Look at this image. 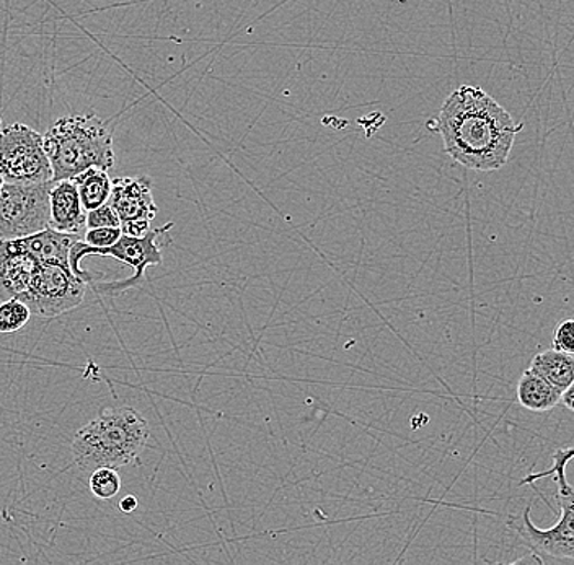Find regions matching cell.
I'll use <instances>...</instances> for the list:
<instances>
[{"label": "cell", "instance_id": "cell-1", "mask_svg": "<svg viewBox=\"0 0 574 565\" xmlns=\"http://www.w3.org/2000/svg\"><path fill=\"white\" fill-rule=\"evenodd\" d=\"M431 123L442 137L445 154L475 171L501 170L522 131L508 110L475 86L455 88Z\"/></svg>", "mask_w": 574, "mask_h": 565}, {"label": "cell", "instance_id": "cell-2", "mask_svg": "<svg viewBox=\"0 0 574 565\" xmlns=\"http://www.w3.org/2000/svg\"><path fill=\"white\" fill-rule=\"evenodd\" d=\"M151 428L136 409L110 408L84 425L73 442L77 468L90 475L98 468H123L137 462Z\"/></svg>", "mask_w": 574, "mask_h": 565}, {"label": "cell", "instance_id": "cell-3", "mask_svg": "<svg viewBox=\"0 0 574 565\" xmlns=\"http://www.w3.org/2000/svg\"><path fill=\"white\" fill-rule=\"evenodd\" d=\"M43 144L53 181L73 179L92 167L110 170L114 165L113 137L96 114L60 118L43 134Z\"/></svg>", "mask_w": 574, "mask_h": 565}, {"label": "cell", "instance_id": "cell-4", "mask_svg": "<svg viewBox=\"0 0 574 565\" xmlns=\"http://www.w3.org/2000/svg\"><path fill=\"white\" fill-rule=\"evenodd\" d=\"M574 458V448H562L553 456V468L545 473H530L522 484H533L537 479L555 475L559 486L560 519L552 528L540 530L530 519L532 503L526 507L521 517H511L509 528L516 531L522 543L536 556H549L552 560L574 561V487L566 479V466Z\"/></svg>", "mask_w": 574, "mask_h": 565}, {"label": "cell", "instance_id": "cell-5", "mask_svg": "<svg viewBox=\"0 0 574 565\" xmlns=\"http://www.w3.org/2000/svg\"><path fill=\"white\" fill-rule=\"evenodd\" d=\"M172 226H174V223H165L164 226L148 230L144 236L121 235V239L108 248H92L84 240H79L70 248V270L84 282H87V286H92L97 276L82 269V266H80L82 259L90 255L117 259V262L124 263L134 270L133 277L121 280V282L103 284L98 289L107 290L108 293H113V296L126 292L131 287L140 286L143 282L147 267L162 266V263H164L162 245H164L165 235L170 232Z\"/></svg>", "mask_w": 574, "mask_h": 565}, {"label": "cell", "instance_id": "cell-6", "mask_svg": "<svg viewBox=\"0 0 574 565\" xmlns=\"http://www.w3.org/2000/svg\"><path fill=\"white\" fill-rule=\"evenodd\" d=\"M54 181L2 182L0 240L23 239L49 229V196Z\"/></svg>", "mask_w": 574, "mask_h": 565}, {"label": "cell", "instance_id": "cell-7", "mask_svg": "<svg viewBox=\"0 0 574 565\" xmlns=\"http://www.w3.org/2000/svg\"><path fill=\"white\" fill-rule=\"evenodd\" d=\"M0 178L22 185L53 181V168L40 132L22 123L0 130Z\"/></svg>", "mask_w": 574, "mask_h": 565}, {"label": "cell", "instance_id": "cell-8", "mask_svg": "<svg viewBox=\"0 0 574 565\" xmlns=\"http://www.w3.org/2000/svg\"><path fill=\"white\" fill-rule=\"evenodd\" d=\"M87 282L76 276L67 264L40 263L38 270L22 297L33 314L57 318L86 300Z\"/></svg>", "mask_w": 574, "mask_h": 565}, {"label": "cell", "instance_id": "cell-9", "mask_svg": "<svg viewBox=\"0 0 574 565\" xmlns=\"http://www.w3.org/2000/svg\"><path fill=\"white\" fill-rule=\"evenodd\" d=\"M108 204L120 218L123 235L130 236H144L158 212L152 195V179L145 175L113 179Z\"/></svg>", "mask_w": 574, "mask_h": 565}, {"label": "cell", "instance_id": "cell-10", "mask_svg": "<svg viewBox=\"0 0 574 565\" xmlns=\"http://www.w3.org/2000/svg\"><path fill=\"white\" fill-rule=\"evenodd\" d=\"M38 267L35 256L16 248L12 240H0V299H22Z\"/></svg>", "mask_w": 574, "mask_h": 565}, {"label": "cell", "instance_id": "cell-11", "mask_svg": "<svg viewBox=\"0 0 574 565\" xmlns=\"http://www.w3.org/2000/svg\"><path fill=\"white\" fill-rule=\"evenodd\" d=\"M49 226L63 233L82 235L87 230V212L73 179L54 181L49 196Z\"/></svg>", "mask_w": 574, "mask_h": 565}, {"label": "cell", "instance_id": "cell-12", "mask_svg": "<svg viewBox=\"0 0 574 565\" xmlns=\"http://www.w3.org/2000/svg\"><path fill=\"white\" fill-rule=\"evenodd\" d=\"M79 240H84V236L57 232V230L49 226V229L43 230V232L33 233V235L23 236V239H15L12 242L16 248L35 256L40 263L54 262L69 266L70 248Z\"/></svg>", "mask_w": 574, "mask_h": 565}, {"label": "cell", "instance_id": "cell-13", "mask_svg": "<svg viewBox=\"0 0 574 565\" xmlns=\"http://www.w3.org/2000/svg\"><path fill=\"white\" fill-rule=\"evenodd\" d=\"M518 402L533 412L552 411L562 402V391L543 380L536 372L526 370L516 388Z\"/></svg>", "mask_w": 574, "mask_h": 565}, {"label": "cell", "instance_id": "cell-14", "mask_svg": "<svg viewBox=\"0 0 574 565\" xmlns=\"http://www.w3.org/2000/svg\"><path fill=\"white\" fill-rule=\"evenodd\" d=\"M529 368L562 392L574 381V355L556 348L539 352Z\"/></svg>", "mask_w": 574, "mask_h": 565}, {"label": "cell", "instance_id": "cell-15", "mask_svg": "<svg viewBox=\"0 0 574 565\" xmlns=\"http://www.w3.org/2000/svg\"><path fill=\"white\" fill-rule=\"evenodd\" d=\"M73 181L77 186L80 202H82L86 212L107 204L108 199H110L113 181L108 176V170H103V168H89V170L74 176Z\"/></svg>", "mask_w": 574, "mask_h": 565}, {"label": "cell", "instance_id": "cell-16", "mask_svg": "<svg viewBox=\"0 0 574 565\" xmlns=\"http://www.w3.org/2000/svg\"><path fill=\"white\" fill-rule=\"evenodd\" d=\"M32 314L29 304L20 299L2 300L0 303V333H16L29 323Z\"/></svg>", "mask_w": 574, "mask_h": 565}, {"label": "cell", "instance_id": "cell-17", "mask_svg": "<svg viewBox=\"0 0 574 565\" xmlns=\"http://www.w3.org/2000/svg\"><path fill=\"white\" fill-rule=\"evenodd\" d=\"M90 490L100 500H111L121 490V478L114 468H98L90 473Z\"/></svg>", "mask_w": 574, "mask_h": 565}, {"label": "cell", "instance_id": "cell-18", "mask_svg": "<svg viewBox=\"0 0 574 565\" xmlns=\"http://www.w3.org/2000/svg\"><path fill=\"white\" fill-rule=\"evenodd\" d=\"M123 232L114 226H98V229H87L84 233V242L92 248H108L121 239Z\"/></svg>", "mask_w": 574, "mask_h": 565}, {"label": "cell", "instance_id": "cell-19", "mask_svg": "<svg viewBox=\"0 0 574 565\" xmlns=\"http://www.w3.org/2000/svg\"><path fill=\"white\" fill-rule=\"evenodd\" d=\"M98 226L121 229V220L108 202L93 209V211L87 212V229H98Z\"/></svg>", "mask_w": 574, "mask_h": 565}, {"label": "cell", "instance_id": "cell-20", "mask_svg": "<svg viewBox=\"0 0 574 565\" xmlns=\"http://www.w3.org/2000/svg\"><path fill=\"white\" fill-rule=\"evenodd\" d=\"M553 348L574 355V318L563 321L555 328Z\"/></svg>", "mask_w": 574, "mask_h": 565}, {"label": "cell", "instance_id": "cell-21", "mask_svg": "<svg viewBox=\"0 0 574 565\" xmlns=\"http://www.w3.org/2000/svg\"><path fill=\"white\" fill-rule=\"evenodd\" d=\"M137 509V499L134 496H126L124 499L120 500V510L123 513H126V516H130V513H133L134 510Z\"/></svg>", "mask_w": 574, "mask_h": 565}, {"label": "cell", "instance_id": "cell-22", "mask_svg": "<svg viewBox=\"0 0 574 565\" xmlns=\"http://www.w3.org/2000/svg\"><path fill=\"white\" fill-rule=\"evenodd\" d=\"M562 402L565 405L566 409L574 412V381L565 391L562 392Z\"/></svg>", "mask_w": 574, "mask_h": 565}, {"label": "cell", "instance_id": "cell-23", "mask_svg": "<svg viewBox=\"0 0 574 565\" xmlns=\"http://www.w3.org/2000/svg\"><path fill=\"white\" fill-rule=\"evenodd\" d=\"M0 126H2V114H0Z\"/></svg>", "mask_w": 574, "mask_h": 565}, {"label": "cell", "instance_id": "cell-24", "mask_svg": "<svg viewBox=\"0 0 574 565\" xmlns=\"http://www.w3.org/2000/svg\"><path fill=\"white\" fill-rule=\"evenodd\" d=\"M2 182H3V181H2V178H0V186H2Z\"/></svg>", "mask_w": 574, "mask_h": 565}]
</instances>
